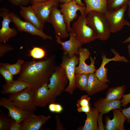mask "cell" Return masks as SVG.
<instances>
[{"mask_svg": "<svg viewBox=\"0 0 130 130\" xmlns=\"http://www.w3.org/2000/svg\"><path fill=\"white\" fill-rule=\"evenodd\" d=\"M108 85L107 83L99 80L95 73L89 74L88 82L86 91L87 94L90 96L107 89Z\"/></svg>", "mask_w": 130, "mask_h": 130, "instance_id": "21", "label": "cell"}, {"mask_svg": "<svg viewBox=\"0 0 130 130\" xmlns=\"http://www.w3.org/2000/svg\"><path fill=\"white\" fill-rule=\"evenodd\" d=\"M2 0H0V1H2Z\"/></svg>", "mask_w": 130, "mask_h": 130, "instance_id": "48", "label": "cell"}, {"mask_svg": "<svg viewBox=\"0 0 130 130\" xmlns=\"http://www.w3.org/2000/svg\"><path fill=\"white\" fill-rule=\"evenodd\" d=\"M0 105L8 110L7 116L13 119L17 123H21L34 112L25 110L17 107L14 103L6 97H1Z\"/></svg>", "mask_w": 130, "mask_h": 130, "instance_id": "12", "label": "cell"}, {"mask_svg": "<svg viewBox=\"0 0 130 130\" xmlns=\"http://www.w3.org/2000/svg\"><path fill=\"white\" fill-rule=\"evenodd\" d=\"M98 111L94 108H91L89 112L86 114V118L84 125L78 127V130H98L97 123Z\"/></svg>", "mask_w": 130, "mask_h": 130, "instance_id": "24", "label": "cell"}, {"mask_svg": "<svg viewBox=\"0 0 130 130\" xmlns=\"http://www.w3.org/2000/svg\"><path fill=\"white\" fill-rule=\"evenodd\" d=\"M48 84H45L34 91V103L35 106L44 108L54 103L57 97L49 89Z\"/></svg>", "mask_w": 130, "mask_h": 130, "instance_id": "14", "label": "cell"}, {"mask_svg": "<svg viewBox=\"0 0 130 130\" xmlns=\"http://www.w3.org/2000/svg\"><path fill=\"white\" fill-rule=\"evenodd\" d=\"M130 42V36L126 39L124 40L123 42V44Z\"/></svg>", "mask_w": 130, "mask_h": 130, "instance_id": "46", "label": "cell"}, {"mask_svg": "<svg viewBox=\"0 0 130 130\" xmlns=\"http://www.w3.org/2000/svg\"><path fill=\"white\" fill-rule=\"evenodd\" d=\"M12 4L16 6H25L30 2V0H8Z\"/></svg>", "mask_w": 130, "mask_h": 130, "instance_id": "36", "label": "cell"}, {"mask_svg": "<svg viewBox=\"0 0 130 130\" xmlns=\"http://www.w3.org/2000/svg\"><path fill=\"white\" fill-rule=\"evenodd\" d=\"M51 118L48 115L37 116L34 113L24 120L20 124L21 130H40L42 126Z\"/></svg>", "mask_w": 130, "mask_h": 130, "instance_id": "18", "label": "cell"}, {"mask_svg": "<svg viewBox=\"0 0 130 130\" xmlns=\"http://www.w3.org/2000/svg\"><path fill=\"white\" fill-rule=\"evenodd\" d=\"M10 130H21L20 124L15 121L12 125Z\"/></svg>", "mask_w": 130, "mask_h": 130, "instance_id": "43", "label": "cell"}, {"mask_svg": "<svg viewBox=\"0 0 130 130\" xmlns=\"http://www.w3.org/2000/svg\"><path fill=\"white\" fill-rule=\"evenodd\" d=\"M91 104H90L88 105L85 106L80 107H78L77 110L79 112H84L86 114L88 113L90 111L91 107Z\"/></svg>", "mask_w": 130, "mask_h": 130, "instance_id": "41", "label": "cell"}, {"mask_svg": "<svg viewBox=\"0 0 130 130\" xmlns=\"http://www.w3.org/2000/svg\"><path fill=\"white\" fill-rule=\"evenodd\" d=\"M127 47L129 55L130 57V44L128 45Z\"/></svg>", "mask_w": 130, "mask_h": 130, "instance_id": "47", "label": "cell"}, {"mask_svg": "<svg viewBox=\"0 0 130 130\" xmlns=\"http://www.w3.org/2000/svg\"><path fill=\"white\" fill-rule=\"evenodd\" d=\"M47 22L52 25L56 35L62 39H65L69 36V33L67 31L66 24L58 6L53 8Z\"/></svg>", "mask_w": 130, "mask_h": 130, "instance_id": "9", "label": "cell"}, {"mask_svg": "<svg viewBox=\"0 0 130 130\" xmlns=\"http://www.w3.org/2000/svg\"><path fill=\"white\" fill-rule=\"evenodd\" d=\"M55 119L56 125V130H65V128L64 127L61 123L59 116L58 115L56 116Z\"/></svg>", "mask_w": 130, "mask_h": 130, "instance_id": "39", "label": "cell"}, {"mask_svg": "<svg viewBox=\"0 0 130 130\" xmlns=\"http://www.w3.org/2000/svg\"><path fill=\"white\" fill-rule=\"evenodd\" d=\"M111 52L115 55V56L112 58H109L106 57V55L103 53L101 57L102 61L101 64L98 69L96 70L95 73L96 77L100 81L103 82L110 83L109 80L108 79V69L105 67V65L111 61H118L128 63L129 60L124 56H121L114 49H110Z\"/></svg>", "mask_w": 130, "mask_h": 130, "instance_id": "15", "label": "cell"}, {"mask_svg": "<svg viewBox=\"0 0 130 130\" xmlns=\"http://www.w3.org/2000/svg\"><path fill=\"white\" fill-rule=\"evenodd\" d=\"M90 98L88 95H84L78 100L76 106L78 107L85 106L90 104Z\"/></svg>", "mask_w": 130, "mask_h": 130, "instance_id": "33", "label": "cell"}, {"mask_svg": "<svg viewBox=\"0 0 130 130\" xmlns=\"http://www.w3.org/2000/svg\"><path fill=\"white\" fill-rule=\"evenodd\" d=\"M0 73L4 78L6 84H9L13 82V75L5 67L0 65Z\"/></svg>", "mask_w": 130, "mask_h": 130, "instance_id": "32", "label": "cell"}, {"mask_svg": "<svg viewBox=\"0 0 130 130\" xmlns=\"http://www.w3.org/2000/svg\"><path fill=\"white\" fill-rule=\"evenodd\" d=\"M60 11L62 14L65 22L67 26L68 32H72L71 26V23L78 16L77 12L79 11L81 15H86L85 13V7H82L79 5L75 1L61 3L60 5Z\"/></svg>", "mask_w": 130, "mask_h": 130, "instance_id": "7", "label": "cell"}, {"mask_svg": "<svg viewBox=\"0 0 130 130\" xmlns=\"http://www.w3.org/2000/svg\"><path fill=\"white\" fill-rule=\"evenodd\" d=\"M94 107L103 114H106L113 110L121 109V102L120 100H106L104 98L98 99L94 103Z\"/></svg>", "mask_w": 130, "mask_h": 130, "instance_id": "22", "label": "cell"}, {"mask_svg": "<svg viewBox=\"0 0 130 130\" xmlns=\"http://www.w3.org/2000/svg\"><path fill=\"white\" fill-rule=\"evenodd\" d=\"M15 121L11 117L6 116L2 110H0V130H10Z\"/></svg>", "mask_w": 130, "mask_h": 130, "instance_id": "29", "label": "cell"}, {"mask_svg": "<svg viewBox=\"0 0 130 130\" xmlns=\"http://www.w3.org/2000/svg\"><path fill=\"white\" fill-rule=\"evenodd\" d=\"M123 114L126 118L128 123H130V107L121 110Z\"/></svg>", "mask_w": 130, "mask_h": 130, "instance_id": "40", "label": "cell"}, {"mask_svg": "<svg viewBox=\"0 0 130 130\" xmlns=\"http://www.w3.org/2000/svg\"><path fill=\"white\" fill-rule=\"evenodd\" d=\"M34 91L31 87L16 93L9 94L8 98L17 107L24 110L34 112L36 107L34 103Z\"/></svg>", "mask_w": 130, "mask_h": 130, "instance_id": "4", "label": "cell"}, {"mask_svg": "<svg viewBox=\"0 0 130 130\" xmlns=\"http://www.w3.org/2000/svg\"><path fill=\"white\" fill-rule=\"evenodd\" d=\"M85 4V13L92 11L104 13L107 10V0H83Z\"/></svg>", "mask_w": 130, "mask_h": 130, "instance_id": "25", "label": "cell"}, {"mask_svg": "<svg viewBox=\"0 0 130 130\" xmlns=\"http://www.w3.org/2000/svg\"><path fill=\"white\" fill-rule=\"evenodd\" d=\"M14 48L5 43L0 42V58L2 57L7 52L13 50Z\"/></svg>", "mask_w": 130, "mask_h": 130, "instance_id": "34", "label": "cell"}, {"mask_svg": "<svg viewBox=\"0 0 130 130\" xmlns=\"http://www.w3.org/2000/svg\"><path fill=\"white\" fill-rule=\"evenodd\" d=\"M103 114L99 112L97 117V123L98 124V130H104V126L103 122L102 116Z\"/></svg>", "mask_w": 130, "mask_h": 130, "instance_id": "38", "label": "cell"}, {"mask_svg": "<svg viewBox=\"0 0 130 130\" xmlns=\"http://www.w3.org/2000/svg\"><path fill=\"white\" fill-rule=\"evenodd\" d=\"M79 62L75 68V74H88L95 72L96 70L95 64V58L90 56L91 53L86 48L80 47L78 49Z\"/></svg>", "mask_w": 130, "mask_h": 130, "instance_id": "10", "label": "cell"}, {"mask_svg": "<svg viewBox=\"0 0 130 130\" xmlns=\"http://www.w3.org/2000/svg\"><path fill=\"white\" fill-rule=\"evenodd\" d=\"M56 60V56L53 55L41 60L25 62L17 79L26 82L35 91L48 84L55 71Z\"/></svg>", "mask_w": 130, "mask_h": 130, "instance_id": "1", "label": "cell"}, {"mask_svg": "<svg viewBox=\"0 0 130 130\" xmlns=\"http://www.w3.org/2000/svg\"><path fill=\"white\" fill-rule=\"evenodd\" d=\"M113 118L110 119L109 116L105 118V130H125L124 123L126 118L123 113L121 109H116L112 110Z\"/></svg>", "mask_w": 130, "mask_h": 130, "instance_id": "19", "label": "cell"}, {"mask_svg": "<svg viewBox=\"0 0 130 130\" xmlns=\"http://www.w3.org/2000/svg\"><path fill=\"white\" fill-rule=\"evenodd\" d=\"M10 15L12 22L18 31L26 32L32 35L38 36L44 40L52 39L51 37L45 34L43 31L39 30L30 23L22 20L13 12L10 13Z\"/></svg>", "mask_w": 130, "mask_h": 130, "instance_id": "11", "label": "cell"}, {"mask_svg": "<svg viewBox=\"0 0 130 130\" xmlns=\"http://www.w3.org/2000/svg\"><path fill=\"white\" fill-rule=\"evenodd\" d=\"M128 6V15L129 18L130 19V0H129Z\"/></svg>", "mask_w": 130, "mask_h": 130, "instance_id": "45", "label": "cell"}, {"mask_svg": "<svg viewBox=\"0 0 130 130\" xmlns=\"http://www.w3.org/2000/svg\"><path fill=\"white\" fill-rule=\"evenodd\" d=\"M49 0H30V3L32 5L48 1Z\"/></svg>", "mask_w": 130, "mask_h": 130, "instance_id": "44", "label": "cell"}, {"mask_svg": "<svg viewBox=\"0 0 130 130\" xmlns=\"http://www.w3.org/2000/svg\"><path fill=\"white\" fill-rule=\"evenodd\" d=\"M60 2L61 3H66L72 1H75L77 2L78 4L82 7H85V4L83 3L81 0H59Z\"/></svg>", "mask_w": 130, "mask_h": 130, "instance_id": "42", "label": "cell"}, {"mask_svg": "<svg viewBox=\"0 0 130 130\" xmlns=\"http://www.w3.org/2000/svg\"><path fill=\"white\" fill-rule=\"evenodd\" d=\"M20 6V13L25 21L30 23L39 30L43 31L44 24L38 17L31 6Z\"/></svg>", "mask_w": 130, "mask_h": 130, "instance_id": "20", "label": "cell"}, {"mask_svg": "<svg viewBox=\"0 0 130 130\" xmlns=\"http://www.w3.org/2000/svg\"><path fill=\"white\" fill-rule=\"evenodd\" d=\"M125 89L124 85L110 88L108 90L104 99L107 101L120 100L122 98Z\"/></svg>", "mask_w": 130, "mask_h": 130, "instance_id": "26", "label": "cell"}, {"mask_svg": "<svg viewBox=\"0 0 130 130\" xmlns=\"http://www.w3.org/2000/svg\"><path fill=\"white\" fill-rule=\"evenodd\" d=\"M87 14V24L95 32L97 39L103 41L107 40L111 32L109 24L104 13L92 11Z\"/></svg>", "mask_w": 130, "mask_h": 130, "instance_id": "2", "label": "cell"}, {"mask_svg": "<svg viewBox=\"0 0 130 130\" xmlns=\"http://www.w3.org/2000/svg\"><path fill=\"white\" fill-rule=\"evenodd\" d=\"M89 74L76 73L75 84L76 88L82 91H86L87 85Z\"/></svg>", "mask_w": 130, "mask_h": 130, "instance_id": "27", "label": "cell"}, {"mask_svg": "<svg viewBox=\"0 0 130 130\" xmlns=\"http://www.w3.org/2000/svg\"><path fill=\"white\" fill-rule=\"evenodd\" d=\"M49 82L48 88L57 97L64 91L69 81L64 69L60 66H56Z\"/></svg>", "mask_w": 130, "mask_h": 130, "instance_id": "8", "label": "cell"}, {"mask_svg": "<svg viewBox=\"0 0 130 130\" xmlns=\"http://www.w3.org/2000/svg\"><path fill=\"white\" fill-rule=\"evenodd\" d=\"M128 5L112 10H107L104 13L110 26L111 32L120 31L125 25L130 27V23L124 18V13Z\"/></svg>", "mask_w": 130, "mask_h": 130, "instance_id": "6", "label": "cell"}, {"mask_svg": "<svg viewBox=\"0 0 130 130\" xmlns=\"http://www.w3.org/2000/svg\"><path fill=\"white\" fill-rule=\"evenodd\" d=\"M9 10L5 7L0 9V16L3 19L2 27L0 30V42L6 43L17 34L16 29L9 27L10 23L13 22Z\"/></svg>", "mask_w": 130, "mask_h": 130, "instance_id": "13", "label": "cell"}, {"mask_svg": "<svg viewBox=\"0 0 130 130\" xmlns=\"http://www.w3.org/2000/svg\"><path fill=\"white\" fill-rule=\"evenodd\" d=\"M86 15H80L73 23L72 32L76 39L82 44H86L97 39L94 31L87 24Z\"/></svg>", "mask_w": 130, "mask_h": 130, "instance_id": "3", "label": "cell"}, {"mask_svg": "<svg viewBox=\"0 0 130 130\" xmlns=\"http://www.w3.org/2000/svg\"><path fill=\"white\" fill-rule=\"evenodd\" d=\"M48 109L50 112L56 113H60L63 110V108L61 105L54 103L49 104Z\"/></svg>", "mask_w": 130, "mask_h": 130, "instance_id": "35", "label": "cell"}, {"mask_svg": "<svg viewBox=\"0 0 130 130\" xmlns=\"http://www.w3.org/2000/svg\"><path fill=\"white\" fill-rule=\"evenodd\" d=\"M24 62L23 60L20 58L15 63L13 64L1 62L0 65L5 67L13 75H14L20 73Z\"/></svg>", "mask_w": 130, "mask_h": 130, "instance_id": "28", "label": "cell"}, {"mask_svg": "<svg viewBox=\"0 0 130 130\" xmlns=\"http://www.w3.org/2000/svg\"><path fill=\"white\" fill-rule=\"evenodd\" d=\"M59 0H49L32 5L37 15L44 24L48 21L53 8L58 6Z\"/></svg>", "mask_w": 130, "mask_h": 130, "instance_id": "17", "label": "cell"}, {"mask_svg": "<svg viewBox=\"0 0 130 130\" xmlns=\"http://www.w3.org/2000/svg\"><path fill=\"white\" fill-rule=\"evenodd\" d=\"M123 98L121 101L122 107H125L129 103H130V93L125 95H124Z\"/></svg>", "mask_w": 130, "mask_h": 130, "instance_id": "37", "label": "cell"}, {"mask_svg": "<svg viewBox=\"0 0 130 130\" xmlns=\"http://www.w3.org/2000/svg\"><path fill=\"white\" fill-rule=\"evenodd\" d=\"M79 58L76 54L72 58L68 55H64L60 66L64 70L69 80V84L64 90L70 94H72L76 88L75 84V77L76 66L78 64Z\"/></svg>", "mask_w": 130, "mask_h": 130, "instance_id": "5", "label": "cell"}, {"mask_svg": "<svg viewBox=\"0 0 130 130\" xmlns=\"http://www.w3.org/2000/svg\"><path fill=\"white\" fill-rule=\"evenodd\" d=\"M30 55L34 58L40 59L46 56V52L42 48L38 47H33L30 52Z\"/></svg>", "mask_w": 130, "mask_h": 130, "instance_id": "31", "label": "cell"}, {"mask_svg": "<svg viewBox=\"0 0 130 130\" xmlns=\"http://www.w3.org/2000/svg\"><path fill=\"white\" fill-rule=\"evenodd\" d=\"M129 0H107V10H112L120 8L128 5Z\"/></svg>", "mask_w": 130, "mask_h": 130, "instance_id": "30", "label": "cell"}, {"mask_svg": "<svg viewBox=\"0 0 130 130\" xmlns=\"http://www.w3.org/2000/svg\"><path fill=\"white\" fill-rule=\"evenodd\" d=\"M69 35V39L65 42L62 41L60 38L56 35V41L62 46L61 49L63 50L64 55H67L70 58L75 54L79 56L78 49L82 47V44L76 39L73 32H70Z\"/></svg>", "mask_w": 130, "mask_h": 130, "instance_id": "16", "label": "cell"}, {"mask_svg": "<svg viewBox=\"0 0 130 130\" xmlns=\"http://www.w3.org/2000/svg\"><path fill=\"white\" fill-rule=\"evenodd\" d=\"M31 86L26 82L17 79L12 83L3 84L1 93L3 95L15 94Z\"/></svg>", "mask_w": 130, "mask_h": 130, "instance_id": "23", "label": "cell"}]
</instances>
